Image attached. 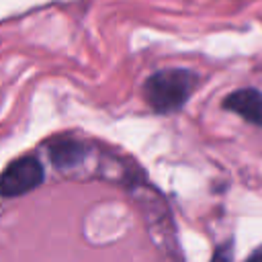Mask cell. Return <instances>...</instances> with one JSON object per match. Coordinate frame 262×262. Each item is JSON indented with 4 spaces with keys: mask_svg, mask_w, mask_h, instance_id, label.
Listing matches in <instances>:
<instances>
[{
    "mask_svg": "<svg viewBox=\"0 0 262 262\" xmlns=\"http://www.w3.org/2000/svg\"><path fill=\"white\" fill-rule=\"evenodd\" d=\"M196 86V76L190 70L168 68L151 74L145 80V100L156 113L178 111Z\"/></svg>",
    "mask_w": 262,
    "mask_h": 262,
    "instance_id": "1",
    "label": "cell"
},
{
    "mask_svg": "<svg viewBox=\"0 0 262 262\" xmlns=\"http://www.w3.org/2000/svg\"><path fill=\"white\" fill-rule=\"evenodd\" d=\"M41 180H43V166L35 158H20L0 174V194L2 196L25 194L35 186H39Z\"/></svg>",
    "mask_w": 262,
    "mask_h": 262,
    "instance_id": "2",
    "label": "cell"
},
{
    "mask_svg": "<svg viewBox=\"0 0 262 262\" xmlns=\"http://www.w3.org/2000/svg\"><path fill=\"white\" fill-rule=\"evenodd\" d=\"M223 106L227 111L237 113L239 117H244L246 121L262 127V92L254 90V88H242L231 92L225 100Z\"/></svg>",
    "mask_w": 262,
    "mask_h": 262,
    "instance_id": "3",
    "label": "cell"
},
{
    "mask_svg": "<svg viewBox=\"0 0 262 262\" xmlns=\"http://www.w3.org/2000/svg\"><path fill=\"white\" fill-rule=\"evenodd\" d=\"M55 166H74L84 158V145L74 139H61L49 147Z\"/></svg>",
    "mask_w": 262,
    "mask_h": 262,
    "instance_id": "4",
    "label": "cell"
},
{
    "mask_svg": "<svg viewBox=\"0 0 262 262\" xmlns=\"http://www.w3.org/2000/svg\"><path fill=\"white\" fill-rule=\"evenodd\" d=\"M213 262H229V250H219Z\"/></svg>",
    "mask_w": 262,
    "mask_h": 262,
    "instance_id": "5",
    "label": "cell"
},
{
    "mask_svg": "<svg viewBox=\"0 0 262 262\" xmlns=\"http://www.w3.org/2000/svg\"><path fill=\"white\" fill-rule=\"evenodd\" d=\"M248 262H262V252H258V254H254V256H252V258H250Z\"/></svg>",
    "mask_w": 262,
    "mask_h": 262,
    "instance_id": "6",
    "label": "cell"
}]
</instances>
